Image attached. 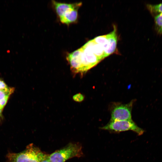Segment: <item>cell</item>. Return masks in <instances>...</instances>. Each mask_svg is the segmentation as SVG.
Segmentation results:
<instances>
[{
	"mask_svg": "<svg viewBox=\"0 0 162 162\" xmlns=\"http://www.w3.org/2000/svg\"><path fill=\"white\" fill-rule=\"evenodd\" d=\"M48 156L32 144L28 145L22 152L10 153L8 155L12 162H41Z\"/></svg>",
	"mask_w": 162,
	"mask_h": 162,
	"instance_id": "1",
	"label": "cell"
},
{
	"mask_svg": "<svg viewBox=\"0 0 162 162\" xmlns=\"http://www.w3.org/2000/svg\"><path fill=\"white\" fill-rule=\"evenodd\" d=\"M82 154L81 146L79 144L71 143L55 151L49 156L48 158L50 162H64L69 158L80 157Z\"/></svg>",
	"mask_w": 162,
	"mask_h": 162,
	"instance_id": "2",
	"label": "cell"
},
{
	"mask_svg": "<svg viewBox=\"0 0 162 162\" xmlns=\"http://www.w3.org/2000/svg\"><path fill=\"white\" fill-rule=\"evenodd\" d=\"M100 129L112 132H120L131 130L135 132L139 136L143 134L145 130L140 128L132 119L110 121Z\"/></svg>",
	"mask_w": 162,
	"mask_h": 162,
	"instance_id": "3",
	"label": "cell"
},
{
	"mask_svg": "<svg viewBox=\"0 0 162 162\" xmlns=\"http://www.w3.org/2000/svg\"><path fill=\"white\" fill-rule=\"evenodd\" d=\"M81 48L82 52L79 74L82 75L100 61L93 52L88 42Z\"/></svg>",
	"mask_w": 162,
	"mask_h": 162,
	"instance_id": "4",
	"label": "cell"
},
{
	"mask_svg": "<svg viewBox=\"0 0 162 162\" xmlns=\"http://www.w3.org/2000/svg\"><path fill=\"white\" fill-rule=\"evenodd\" d=\"M134 100L127 104L118 103L112 108L110 121H122L132 119L131 111Z\"/></svg>",
	"mask_w": 162,
	"mask_h": 162,
	"instance_id": "5",
	"label": "cell"
},
{
	"mask_svg": "<svg viewBox=\"0 0 162 162\" xmlns=\"http://www.w3.org/2000/svg\"><path fill=\"white\" fill-rule=\"evenodd\" d=\"M113 26V31L106 34L107 41V46L104 50L105 58L114 53L116 48L118 39L116 28L115 26Z\"/></svg>",
	"mask_w": 162,
	"mask_h": 162,
	"instance_id": "6",
	"label": "cell"
},
{
	"mask_svg": "<svg viewBox=\"0 0 162 162\" xmlns=\"http://www.w3.org/2000/svg\"><path fill=\"white\" fill-rule=\"evenodd\" d=\"M52 3L59 17L62 16L68 10L71 8L79 7L82 4L81 2L73 3H61L52 1Z\"/></svg>",
	"mask_w": 162,
	"mask_h": 162,
	"instance_id": "7",
	"label": "cell"
},
{
	"mask_svg": "<svg viewBox=\"0 0 162 162\" xmlns=\"http://www.w3.org/2000/svg\"><path fill=\"white\" fill-rule=\"evenodd\" d=\"M80 7L71 8L67 11L62 16L59 17L61 22L69 25L76 21L78 18V10Z\"/></svg>",
	"mask_w": 162,
	"mask_h": 162,
	"instance_id": "8",
	"label": "cell"
},
{
	"mask_svg": "<svg viewBox=\"0 0 162 162\" xmlns=\"http://www.w3.org/2000/svg\"><path fill=\"white\" fill-rule=\"evenodd\" d=\"M14 90L13 87L8 88L0 89V108L2 110L7 103L10 95Z\"/></svg>",
	"mask_w": 162,
	"mask_h": 162,
	"instance_id": "9",
	"label": "cell"
},
{
	"mask_svg": "<svg viewBox=\"0 0 162 162\" xmlns=\"http://www.w3.org/2000/svg\"><path fill=\"white\" fill-rule=\"evenodd\" d=\"M88 42L93 52L100 61L105 58L104 50L102 46L95 43L92 39L88 41Z\"/></svg>",
	"mask_w": 162,
	"mask_h": 162,
	"instance_id": "10",
	"label": "cell"
},
{
	"mask_svg": "<svg viewBox=\"0 0 162 162\" xmlns=\"http://www.w3.org/2000/svg\"><path fill=\"white\" fill-rule=\"evenodd\" d=\"M146 7L151 14L154 16L162 14V3L155 4H147Z\"/></svg>",
	"mask_w": 162,
	"mask_h": 162,
	"instance_id": "11",
	"label": "cell"
},
{
	"mask_svg": "<svg viewBox=\"0 0 162 162\" xmlns=\"http://www.w3.org/2000/svg\"><path fill=\"white\" fill-rule=\"evenodd\" d=\"M154 29L158 34H162V14L154 16Z\"/></svg>",
	"mask_w": 162,
	"mask_h": 162,
	"instance_id": "12",
	"label": "cell"
},
{
	"mask_svg": "<svg viewBox=\"0 0 162 162\" xmlns=\"http://www.w3.org/2000/svg\"><path fill=\"white\" fill-rule=\"evenodd\" d=\"M92 40L95 43L102 46L104 50L106 47L107 41L106 34L98 36Z\"/></svg>",
	"mask_w": 162,
	"mask_h": 162,
	"instance_id": "13",
	"label": "cell"
},
{
	"mask_svg": "<svg viewBox=\"0 0 162 162\" xmlns=\"http://www.w3.org/2000/svg\"><path fill=\"white\" fill-rule=\"evenodd\" d=\"M84 98L83 96L81 94H77L73 97L74 100L77 102H81L82 101Z\"/></svg>",
	"mask_w": 162,
	"mask_h": 162,
	"instance_id": "14",
	"label": "cell"
},
{
	"mask_svg": "<svg viewBox=\"0 0 162 162\" xmlns=\"http://www.w3.org/2000/svg\"><path fill=\"white\" fill-rule=\"evenodd\" d=\"M8 87L4 82L0 79V89H4Z\"/></svg>",
	"mask_w": 162,
	"mask_h": 162,
	"instance_id": "15",
	"label": "cell"
},
{
	"mask_svg": "<svg viewBox=\"0 0 162 162\" xmlns=\"http://www.w3.org/2000/svg\"><path fill=\"white\" fill-rule=\"evenodd\" d=\"M41 162H50L48 158V157L45 159Z\"/></svg>",
	"mask_w": 162,
	"mask_h": 162,
	"instance_id": "16",
	"label": "cell"
},
{
	"mask_svg": "<svg viewBox=\"0 0 162 162\" xmlns=\"http://www.w3.org/2000/svg\"><path fill=\"white\" fill-rule=\"evenodd\" d=\"M2 110L0 108V117H1L2 116Z\"/></svg>",
	"mask_w": 162,
	"mask_h": 162,
	"instance_id": "17",
	"label": "cell"
}]
</instances>
